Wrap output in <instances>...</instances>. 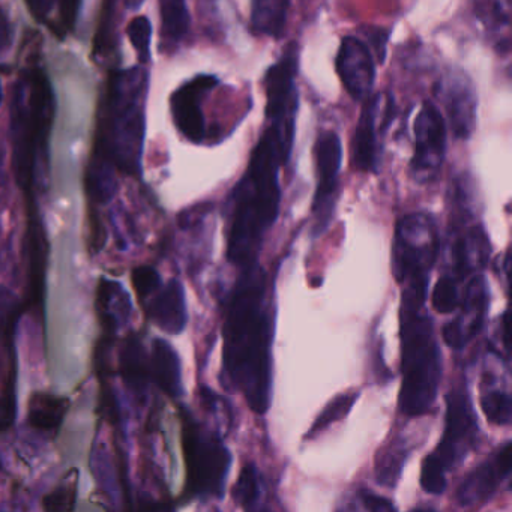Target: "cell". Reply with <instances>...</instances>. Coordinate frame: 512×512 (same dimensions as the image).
Segmentation results:
<instances>
[{
  "mask_svg": "<svg viewBox=\"0 0 512 512\" xmlns=\"http://www.w3.org/2000/svg\"><path fill=\"white\" fill-rule=\"evenodd\" d=\"M359 502L368 511H395L394 503L391 500L386 499V497L377 496V494L371 493V491H359Z\"/></svg>",
  "mask_w": 512,
  "mask_h": 512,
  "instance_id": "38",
  "label": "cell"
},
{
  "mask_svg": "<svg viewBox=\"0 0 512 512\" xmlns=\"http://www.w3.org/2000/svg\"><path fill=\"white\" fill-rule=\"evenodd\" d=\"M160 17L163 49H176L190 32L187 0H160Z\"/></svg>",
  "mask_w": 512,
  "mask_h": 512,
  "instance_id": "27",
  "label": "cell"
},
{
  "mask_svg": "<svg viewBox=\"0 0 512 512\" xmlns=\"http://www.w3.org/2000/svg\"><path fill=\"white\" fill-rule=\"evenodd\" d=\"M409 455L410 449L407 446V440L403 437H395L394 440L382 446L377 451L376 461H374V476L377 484L386 488L397 487Z\"/></svg>",
  "mask_w": 512,
  "mask_h": 512,
  "instance_id": "26",
  "label": "cell"
},
{
  "mask_svg": "<svg viewBox=\"0 0 512 512\" xmlns=\"http://www.w3.org/2000/svg\"><path fill=\"white\" fill-rule=\"evenodd\" d=\"M2 100H4V92H2V85H0V104H2Z\"/></svg>",
  "mask_w": 512,
  "mask_h": 512,
  "instance_id": "43",
  "label": "cell"
},
{
  "mask_svg": "<svg viewBox=\"0 0 512 512\" xmlns=\"http://www.w3.org/2000/svg\"><path fill=\"white\" fill-rule=\"evenodd\" d=\"M317 169V190L314 194L313 235L320 236L334 217L337 203L338 176L343 164V143L334 131H323L314 146Z\"/></svg>",
  "mask_w": 512,
  "mask_h": 512,
  "instance_id": "11",
  "label": "cell"
},
{
  "mask_svg": "<svg viewBox=\"0 0 512 512\" xmlns=\"http://www.w3.org/2000/svg\"><path fill=\"white\" fill-rule=\"evenodd\" d=\"M76 497L77 476L74 473V475H68L55 490L44 496L43 508L52 512L73 511L76 506Z\"/></svg>",
  "mask_w": 512,
  "mask_h": 512,
  "instance_id": "33",
  "label": "cell"
},
{
  "mask_svg": "<svg viewBox=\"0 0 512 512\" xmlns=\"http://www.w3.org/2000/svg\"><path fill=\"white\" fill-rule=\"evenodd\" d=\"M481 409L491 424L500 427L511 424L512 400L505 389H485L481 394Z\"/></svg>",
  "mask_w": 512,
  "mask_h": 512,
  "instance_id": "31",
  "label": "cell"
},
{
  "mask_svg": "<svg viewBox=\"0 0 512 512\" xmlns=\"http://www.w3.org/2000/svg\"><path fill=\"white\" fill-rule=\"evenodd\" d=\"M121 374L125 385L137 397H143L148 389L151 371L145 346L139 335L133 334L125 340L121 352Z\"/></svg>",
  "mask_w": 512,
  "mask_h": 512,
  "instance_id": "22",
  "label": "cell"
},
{
  "mask_svg": "<svg viewBox=\"0 0 512 512\" xmlns=\"http://www.w3.org/2000/svg\"><path fill=\"white\" fill-rule=\"evenodd\" d=\"M292 151L271 127L266 128L229 199L227 260L238 268L257 262L266 232L280 212V169Z\"/></svg>",
  "mask_w": 512,
  "mask_h": 512,
  "instance_id": "2",
  "label": "cell"
},
{
  "mask_svg": "<svg viewBox=\"0 0 512 512\" xmlns=\"http://www.w3.org/2000/svg\"><path fill=\"white\" fill-rule=\"evenodd\" d=\"M430 277L403 281L400 308L401 383L404 415L415 418L433 409L442 379V352L434 334L433 320L425 310Z\"/></svg>",
  "mask_w": 512,
  "mask_h": 512,
  "instance_id": "3",
  "label": "cell"
},
{
  "mask_svg": "<svg viewBox=\"0 0 512 512\" xmlns=\"http://www.w3.org/2000/svg\"><path fill=\"white\" fill-rule=\"evenodd\" d=\"M182 449L190 493L203 499H221L232 466V454L220 434L185 415Z\"/></svg>",
  "mask_w": 512,
  "mask_h": 512,
  "instance_id": "6",
  "label": "cell"
},
{
  "mask_svg": "<svg viewBox=\"0 0 512 512\" xmlns=\"http://www.w3.org/2000/svg\"><path fill=\"white\" fill-rule=\"evenodd\" d=\"M149 76L142 68L118 71L109 80L97 149L116 169L139 175L146 133Z\"/></svg>",
  "mask_w": 512,
  "mask_h": 512,
  "instance_id": "4",
  "label": "cell"
},
{
  "mask_svg": "<svg viewBox=\"0 0 512 512\" xmlns=\"http://www.w3.org/2000/svg\"><path fill=\"white\" fill-rule=\"evenodd\" d=\"M394 110V100L377 94L365 100L364 110L353 134L352 158L356 170L377 173L382 164V137L388 128Z\"/></svg>",
  "mask_w": 512,
  "mask_h": 512,
  "instance_id": "12",
  "label": "cell"
},
{
  "mask_svg": "<svg viewBox=\"0 0 512 512\" xmlns=\"http://www.w3.org/2000/svg\"><path fill=\"white\" fill-rule=\"evenodd\" d=\"M146 316L167 334L178 335L187 328L188 310L185 289L179 280H170L152 296Z\"/></svg>",
  "mask_w": 512,
  "mask_h": 512,
  "instance_id": "17",
  "label": "cell"
},
{
  "mask_svg": "<svg viewBox=\"0 0 512 512\" xmlns=\"http://www.w3.org/2000/svg\"><path fill=\"white\" fill-rule=\"evenodd\" d=\"M16 419V398L0 395V430H7Z\"/></svg>",
  "mask_w": 512,
  "mask_h": 512,
  "instance_id": "40",
  "label": "cell"
},
{
  "mask_svg": "<svg viewBox=\"0 0 512 512\" xmlns=\"http://www.w3.org/2000/svg\"><path fill=\"white\" fill-rule=\"evenodd\" d=\"M127 35L136 50L140 64L151 62L152 25L145 16H137L128 23Z\"/></svg>",
  "mask_w": 512,
  "mask_h": 512,
  "instance_id": "32",
  "label": "cell"
},
{
  "mask_svg": "<svg viewBox=\"0 0 512 512\" xmlns=\"http://www.w3.org/2000/svg\"><path fill=\"white\" fill-rule=\"evenodd\" d=\"M149 371L158 388L170 398H179L184 394L181 358L169 341L163 338L154 340L149 358Z\"/></svg>",
  "mask_w": 512,
  "mask_h": 512,
  "instance_id": "18",
  "label": "cell"
},
{
  "mask_svg": "<svg viewBox=\"0 0 512 512\" xmlns=\"http://www.w3.org/2000/svg\"><path fill=\"white\" fill-rule=\"evenodd\" d=\"M419 481H421L422 490L434 496L445 493L446 484H448L445 469L430 454L422 460Z\"/></svg>",
  "mask_w": 512,
  "mask_h": 512,
  "instance_id": "35",
  "label": "cell"
},
{
  "mask_svg": "<svg viewBox=\"0 0 512 512\" xmlns=\"http://www.w3.org/2000/svg\"><path fill=\"white\" fill-rule=\"evenodd\" d=\"M55 115V95L41 68L20 77L11 104L13 164L17 184L31 194L46 163L47 143Z\"/></svg>",
  "mask_w": 512,
  "mask_h": 512,
  "instance_id": "5",
  "label": "cell"
},
{
  "mask_svg": "<svg viewBox=\"0 0 512 512\" xmlns=\"http://www.w3.org/2000/svg\"><path fill=\"white\" fill-rule=\"evenodd\" d=\"M439 245V232L433 215L413 212L401 217L395 226L392 242V274L397 283L412 277H430Z\"/></svg>",
  "mask_w": 512,
  "mask_h": 512,
  "instance_id": "7",
  "label": "cell"
},
{
  "mask_svg": "<svg viewBox=\"0 0 512 512\" xmlns=\"http://www.w3.org/2000/svg\"><path fill=\"white\" fill-rule=\"evenodd\" d=\"M97 307L104 328L115 334L130 317V296L118 281L103 278L97 290Z\"/></svg>",
  "mask_w": 512,
  "mask_h": 512,
  "instance_id": "20",
  "label": "cell"
},
{
  "mask_svg": "<svg viewBox=\"0 0 512 512\" xmlns=\"http://www.w3.org/2000/svg\"><path fill=\"white\" fill-rule=\"evenodd\" d=\"M359 398V391L343 392L337 395L334 400L326 404L325 409L317 415L316 421L311 425L308 433L305 434V439H316L323 431L328 430L332 424L341 421L349 415L350 410L355 406Z\"/></svg>",
  "mask_w": 512,
  "mask_h": 512,
  "instance_id": "29",
  "label": "cell"
},
{
  "mask_svg": "<svg viewBox=\"0 0 512 512\" xmlns=\"http://www.w3.org/2000/svg\"><path fill=\"white\" fill-rule=\"evenodd\" d=\"M223 385L265 415L272 398V310L259 263L242 268L224 322Z\"/></svg>",
  "mask_w": 512,
  "mask_h": 512,
  "instance_id": "1",
  "label": "cell"
},
{
  "mask_svg": "<svg viewBox=\"0 0 512 512\" xmlns=\"http://www.w3.org/2000/svg\"><path fill=\"white\" fill-rule=\"evenodd\" d=\"M478 419L466 382L458 383L446 394L445 430L431 457L451 472L460 466L476 446Z\"/></svg>",
  "mask_w": 512,
  "mask_h": 512,
  "instance_id": "9",
  "label": "cell"
},
{
  "mask_svg": "<svg viewBox=\"0 0 512 512\" xmlns=\"http://www.w3.org/2000/svg\"><path fill=\"white\" fill-rule=\"evenodd\" d=\"M26 4H28L32 16L43 22V20L49 17L50 11L55 7L56 0H26Z\"/></svg>",
  "mask_w": 512,
  "mask_h": 512,
  "instance_id": "42",
  "label": "cell"
},
{
  "mask_svg": "<svg viewBox=\"0 0 512 512\" xmlns=\"http://www.w3.org/2000/svg\"><path fill=\"white\" fill-rule=\"evenodd\" d=\"M299 70L298 44L292 43L281 58L266 71L263 86L266 91V119L287 149L295 142L296 115L299 94L296 77Z\"/></svg>",
  "mask_w": 512,
  "mask_h": 512,
  "instance_id": "8",
  "label": "cell"
},
{
  "mask_svg": "<svg viewBox=\"0 0 512 512\" xmlns=\"http://www.w3.org/2000/svg\"><path fill=\"white\" fill-rule=\"evenodd\" d=\"M415 151L410 161V172L419 184H430L439 176L445 161L446 122L431 101H425L416 115Z\"/></svg>",
  "mask_w": 512,
  "mask_h": 512,
  "instance_id": "10",
  "label": "cell"
},
{
  "mask_svg": "<svg viewBox=\"0 0 512 512\" xmlns=\"http://www.w3.org/2000/svg\"><path fill=\"white\" fill-rule=\"evenodd\" d=\"M260 473L253 463H247L233 485L232 497L244 509H257L260 499Z\"/></svg>",
  "mask_w": 512,
  "mask_h": 512,
  "instance_id": "30",
  "label": "cell"
},
{
  "mask_svg": "<svg viewBox=\"0 0 512 512\" xmlns=\"http://www.w3.org/2000/svg\"><path fill=\"white\" fill-rule=\"evenodd\" d=\"M512 443L500 446L484 463L467 473L458 485L455 502L461 508H472L490 502L511 476Z\"/></svg>",
  "mask_w": 512,
  "mask_h": 512,
  "instance_id": "14",
  "label": "cell"
},
{
  "mask_svg": "<svg viewBox=\"0 0 512 512\" xmlns=\"http://www.w3.org/2000/svg\"><path fill=\"white\" fill-rule=\"evenodd\" d=\"M338 76L355 101L371 97L376 82V65L370 47L361 38L344 37L335 59Z\"/></svg>",
  "mask_w": 512,
  "mask_h": 512,
  "instance_id": "16",
  "label": "cell"
},
{
  "mask_svg": "<svg viewBox=\"0 0 512 512\" xmlns=\"http://www.w3.org/2000/svg\"><path fill=\"white\" fill-rule=\"evenodd\" d=\"M449 128L455 139L469 140L478 119V92L475 83L461 70H451L440 80Z\"/></svg>",
  "mask_w": 512,
  "mask_h": 512,
  "instance_id": "15",
  "label": "cell"
},
{
  "mask_svg": "<svg viewBox=\"0 0 512 512\" xmlns=\"http://www.w3.org/2000/svg\"><path fill=\"white\" fill-rule=\"evenodd\" d=\"M70 400L50 392H35L29 398L28 421L35 430L55 433L67 415Z\"/></svg>",
  "mask_w": 512,
  "mask_h": 512,
  "instance_id": "23",
  "label": "cell"
},
{
  "mask_svg": "<svg viewBox=\"0 0 512 512\" xmlns=\"http://www.w3.org/2000/svg\"><path fill=\"white\" fill-rule=\"evenodd\" d=\"M59 8V19H61V28L65 32L71 31L76 26L77 16H79V0H56Z\"/></svg>",
  "mask_w": 512,
  "mask_h": 512,
  "instance_id": "37",
  "label": "cell"
},
{
  "mask_svg": "<svg viewBox=\"0 0 512 512\" xmlns=\"http://www.w3.org/2000/svg\"><path fill=\"white\" fill-rule=\"evenodd\" d=\"M220 80L211 74H199L173 92L170 98L173 122L179 133L191 143L205 142L206 119L202 104Z\"/></svg>",
  "mask_w": 512,
  "mask_h": 512,
  "instance_id": "13",
  "label": "cell"
},
{
  "mask_svg": "<svg viewBox=\"0 0 512 512\" xmlns=\"http://www.w3.org/2000/svg\"><path fill=\"white\" fill-rule=\"evenodd\" d=\"M442 338L443 341L454 350L464 349L467 344L466 337H464L463 331H461L460 326H458L455 320H451V322L443 326Z\"/></svg>",
  "mask_w": 512,
  "mask_h": 512,
  "instance_id": "39",
  "label": "cell"
},
{
  "mask_svg": "<svg viewBox=\"0 0 512 512\" xmlns=\"http://www.w3.org/2000/svg\"><path fill=\"white\" fill-rule=\"evenodd\" d=\"M431 304L440 314H449L460 305L457 283L451 275H443L437 280L431 295Z\"/></svg>",
  "mask_w": 512,
  "mask_h": 512,
  "instance_id": "34",
  "label": "cell"
},
{
  "mask_svg": "<svg viewBox=\"0 0 512 512\" xmlns=\"http://www.w3.org/2000/svg\"><path fill=\"white\" fill-rule=\"evenodd\" d=\"M490 257V244L481 226L466 229V233L457 236L451 247V260L454 274L464 278L467 274L479 271L487 265Z\"/></svg>",
  "mask_w": 512,
  "mask_h": 512,
  "instance_id": "19",
  "label": "cell"
},
{
  "mask_svg": "<svg viewBox=\"0 0 512 512\" xmlns=\"http://www.w3.org/2000/svg\"><path fill=\"white\" fill-rule=\"evenodd\" d=\"M131 281H133L134 290H136L137 298L140 301L152 298L163 286L161 284V275L158 274L154 266L149 265L134 268L133 274H131Z\"/></svg>",
  "mask_w": 512,
  "mask_h": 512,
  "instance_id": "36",
  "label": "cell"
},
{
  "mask_svg": "<svg viewBox=\"0 0 512 512\" xmlns=\"http://www.w3.org/2000/svg\"><path fill=\"white\" fill-rule=\"evenodd\" d=\"M488 311L487 281L482 275H476L464 290L463 313L455 319L466 337L467 343L481 332Z\"/></svg>",
  "mask_w": 512,
  "mask_h": 512,
  "instance_id": "21",
  "label": "cell"
},
{
  "mask_svg": "<svg viewBox=\"0 0 512 512\" xmlns=\"http://www.w3.org/2000/svg\"><path fill=\"white\" fill-rule=\"evenodd\" d=\"M29 265H31V296L29 302L35 311L43 308L44 271H46L47 244L37 215L31 212L28 230Z\"/></svg>",
  "mask_w": 512,
  "mask_h": 512,
  "instance_id": "24",
  "label": "cell"
},
{
  "mask_svg": "<svg viewBox=\"0 0 512 512\" xmlns=\"http://www.w3.org/2000/svg\"><path fill=\"white\" fill-rule=\"evenodd\" d=\"M289 8L290 0H251V29L278 40L286 31Z\"/></svg>",
  "mask_w": 512,
  "mask_h": 512,
  "instance_id": "25",
  "label": "cell"
},
{
  "mask_svg": "<svg viewBox=\"0 0 512 512\" xmlns=\"http://www.w3.org/2000/svg\"><path fill=\"white\" fill-rule=\"evenodd\" d=\"M116 167L103 152H95L88 173H86V190L94 202L109 203L118 190Z\"/></svg>",
  "mask_w": 512,
  "mask_h": 512,
  "instance_id": "28",
  "label": "cell"
},
{
  "mask_svg": "<svg viewBox=\"0 0 512 512\" xmlns=\"http://www.w3.org/2000/svg\"><path fill=\"white\" fill-rule=\"evenodd\" d=\"M13 37L10 20L5 16L4 11H0V56H4L11 49Z\"/></svg>",
  "mask_w": 512,
  "mask_h": 512,
  "instance_id": "41",
  "label": "cell"
}]
</instances>
